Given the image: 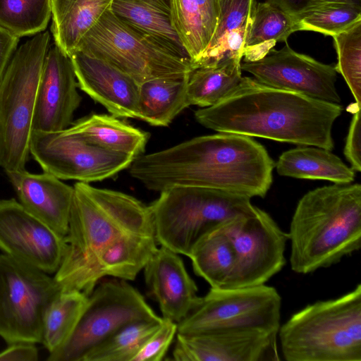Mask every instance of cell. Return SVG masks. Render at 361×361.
I'll return each mask as SVG.
<instances>
[{"instance_id":"obj_1","label":"cell","mask_w":361,"mask_h":361,"mask_svg":"<svg viewBox=\"0 0 361 361\" xmlns=\"http://www.w3.org/2000/svg\"><path fill=\"white\" fill-rule=\"evenodd\" d=\"M275 164L251 137L229 133L199 136L136 157L130 176L150 190L176 186L202 187L264 197Z\"/></svg>"},{"instance_id":"obj_2","label":"cell","mask_w":361,"mask_h":361,"mask_svg":"<svg viewBox=\"0 0 361 361\" xmlns=\"http://www.w3.org/2000/svg\"><path fill=\"white\" fill-rule=\"evenodd\" d=\"M343 109L340 104L266 85L250 77L221 101L195 112L202 126L331 151L333 125Z\"/></svg>"},{"instance_id":"obj_3","label":"cell","mask_w":361,"mask_h":361,"mask_svg":"<svg viewBox=\"0 0 361 361\" xmlns=\"http://www.w3.org/2000/svg\"><path fill=\"white\" fill-rule=\"evenodd\" d=\"M288 234L291 269L312 273L361 247V185L337 184L309 191L299 200Z\"/></svg>"},{"instance_id":"obj_4","label":"cell","mask_w":361,"mask_h":361,"mask_svg":"<svg viewBox=\"0 0 361 361\" xmlns=\"http://www.w3.org/2000/svg\"><path fill=\"white\" fill-rule=\"evenodd\" d=\"M129 233L154 235L149 206L122 192L77 182L68 232L67 250L54 279L61 291L100 250Z\"/></svg>"},{"instance_id":"obj_5","label":"cell","mask_w":361,"mask_h":361,"mask_svg":"<svg viewBox=\"0 0 361 361\" xmlns=\"http://www.w3.org/2000/svg\"><path fill=\"white\" fill-rule=\"evenodd\" d=\"M287 361H361V284L293 314L278 331Z\"/></svg>"},{"instance_id":"obj_6","label":"cell","mask_w":361,"mask_h":361,"mask_svg":"<svg viewBox=\"0 0 361 361\" xmlns=\"http://www.w3.org/2000/svg\"><path fill=\"white\" fill-rule=\"evenodd\" d=\"M250 197L202 187L176 186L149 205L159 245L189 257L206 235L250 212Z\"/></svg>"},{"instance_id":"obj_7","label":"cell","mask_w":361,"mask_h":361,"mask_svg":"<svg viewBox=\"0 0 361 361\" xmlns=\"http://www.w3.org/2000/svg\"><path fill=\"white\" fill-rule=\"evenodd\" d=\"M50 38L48 31L40 32L17 48L0 82V166L6 173L25 169Z\"/></svg>"},{"instance_id":"obj_8","label":"cell","mask_w":361,"mask_h":361,"mask_svg":"<svg viewBox=\"0 0 361 361\" xmlns=\"http://www.w3.org/2000/svg\"><path fill=\"white\" fill-rule=\"evenodd\" d=\"M75 49L109 63L139 84L157 78L185 75L195 67L190 59L126 24L110 9Z\"/></svg>"},{"instance_id":"obj_9","label":"cell","mask_w":361,"mask_h":361,"mask_svg":"<svg viewBox=\"0 0 361 361\" xmlns=\"http://www.w3.org/2000/svg\"><path fill=\"white\" fill-rule=\"evenodd\" d=\"M142 294L127 281L114 278L96 285L85 311L66 343L49 353L48 361H82L94 346L126 325L159 320Z\"/></svg>"},{"instance_id":"obj_10","label":"cell","mask_w":361,"mask_h":361,"mask_svg":"<svg viewBox=\"0 0 361 361\" xmlns=\"http://www.w3.org/2000/svg\"><path fill=\"white\" fill-rule=\"evenodd\" d=\"M61 291L54 277L0 255V337L8 344L42 342L45 311Z\"/></svg>"},{"instance_id":"obj_11","label":"cell","mask_w":361,"mask_h":361,"mask_svg":"<svg viewBox=\"0 0 361 361\" xmlns=\"http://www.w3.org/2000/svg\"><path fill=\"white\" fill-rule=\"evenodd\" d=\"M281 298L266 284L234 288H212L178 324L185 335L232 329H262L279 331Z\"/></svg>"},{"instance_id":"obj_12","label":"cell","mask_w":361,"mask_h":361,"mask_svg":"<svg viewBox=\"0 0 361 361\" xmlns=\"http://www.w3.org/2000/svg\"><path fill=\"white\" fill-rule=\"evenodd\" d=\"M221 227L231 241L235 257L229 288L265 284L284 267L288 234L265 211L254 205Z\"/></svg>"},{"instance_id":"obj_13","label":"cell","mask_w":361,"mask_h":361,"mask_svg":"<svg viewBox=\"0 0 361 361\" xmlns=\"http://www.w3.org/2000/svg\"><path fill=\"white\" fill-rule=\"evenodd\" d=\"M30 153L44 172L61 180L82 183L111 178L129 168L135 158L107 150L66 133L32 131Z\"/></svg>"},{"instance_id":"obj_14","label":"cell","mask_w":361,"mask_h":361,"mask_svg":"<svg viewBox=\"0 0 361 361\" xmlns=\"http://www.w3.org/2000/svg\"><path fill=\"white\" fill-rule=\"evenodd\" d=\"M66 236L28 212L18 201L0 200V250L48 274L59 269L67 250Z\"/></svg>"},{"instance_id":"obj_15","label":"cell","mask_w":361,"mask_h":361,"mask_svg":"<svg viewBox=\"0 0 361 361\" xmlns=\"http://www.w3.org/2000/svg\"><path fill=\"white\" fill-rule=\"evenodd\" d=\"M241 70L266 85L329 103H341L336 88L335 66L298 53L288 44L279 50L270 49L259 59L244 61Z\"/></svg>"},{"instance_id":"obj_16","label":"cell","mask_w":361,"mask_h":361,"mask_svg":"<svg viewBox=\"0 0 361 361\" xmlns=\"http://www.w3.org/2000/svg\"><path fill=\"white\" fill-rule=\"evenodd\" d=\"M278 331L262 329H232L203 334H176L173 350L176 361L279 360Z\"/></svg>"},{"instance_id":"obj_17","label":"cell","mask_w":361,"mask_h":361,"mask_svg":"<svg viewBox=\"0 0 361 361\" xmlns=\"http://www.w3.org/2000/svg\"><path fill=\"white\" fill-rule=\"evenodd\" d=\"M70 57L56 44L49 46L38 86L32 128L35 131H63L73 123L82 97Z\"/></svg>"},{"instance_id":"obj_18","label":"cell","mask_w":361,"mask_h":361,"mask_svg":"<svg viewBox=\"0 0 361 361\" xmlns=\"http://www.w3.org/2000/svg\"><path fill=\"white\" fill-rule=\"evenodd\" d=\"M78 87L117 118L139 119L140 84L109 63L75 49L69 55Z\"/></svg>"},{"instance_id":"obj_19","label":"cell","mask_w":361,"mask_h":361,"mask_svg":"<svg viewBox=\"0 0 361 361\" xmlns=\"http://www.w3.org/2000/svg\"><path fill=\"white\" fill-rule=\"evenodd\" d=\"M154 235L124 234L100 250L80 271L67 290L90 295L104 276L133 281L157 250Z\"/></svg>"},{"instance_id":"obj_20","label":"cell","mask_w":361,"mask_h":361,"mask_svg":"<svg viewBox=\"0 0 361 361\" xmlns=\"http://www.w3.org/2000/svg\"><path fill=\"white\" fill-rule=\"evenodd\" d=\"M143 271L147 288L158 303L162 318L178 324L198 304L197 286L179 254L161 246Z\"/></svg>"},{"instance_id":"obj_21","label":"cell","mask_w":361,"mask_h":361,"mask_svg":"<svg viewBox=\"0 0 361 361\" xmlns=\"http://www.w3.org/2000/svg\"><path fill=\"white\" fill-rule=\"evenodd\" d=\"M6 174L20 204L56 232L66 236L73 186L47 172L36 174L24 169Z\"/></svg>"},{"instance_id":"obj_22","label":"cell","mask_w":361,"mask_h":361,"mask_svg":"<svg viewBox=\"0 0 361 361\" xmlns=\"http://www.w3.org/2000/svg\"><path fill=\"white\" fill-rule=\"evenodd\" d=\"M109 9L126 24L190 59L175 27L172 0H112Z\"/></svg>"},{"instance_id":"obj_23","label":"cell","mask_w":361,"mask_h":361,"mask_svg":"<svg viewBox=\"0 0 361 361\" xmlns=\"http://www.w3.org/2000/svg\"><path fill=\"white\" fill-rule=\"evenodd\" d=\"M219 16L212 38L195 66L216 63L228 54L243 56L256 0H217Z\"/></svg>"},{"instance_id":"obj_24","label":"cell","mask_w":361,"mask_h":361,"mask_svg":"<svg viewBox=\"0 0 361 361\" xmlns=\"http://www.w3.org/2000/svg\"><path fill=\"white\" fill-rule=\"evenodd\" d=\"M63 131L102 148L135 159L143 154L149 139L147 133L106 114H93L72 123Z\"/></svg>"},{"instance_id":"obj_25","label":"cell","mask_w":361,"mask_h":361,"mask_svg":"<svg viewBox=\"0 0 361 361\" xmlns=\"http://www.w3.org/2000/svg\"><path fill=\"white\" fill-rule=\"evenodd\" d=\"M280 176L300 179L326 180L351 183L355 171L330 150L318 147H298L282 153L275 164Z\"/></svg>"},{"instance_id":"obj_26","label":"cell","mask_w":361,"mask_h":361,"mask_svg":"<svg viewBox=\"0 0 361 361\" xmlns=\"http://www.w3.org/2000/svg\"><path fill=\"white\" fill-rule=\"evenodd\" d=\"M188 73L157 78L140 83L139 119L154 126H168L176 116L189 106L187 99Z\"/></svg>"},{"instance_id":"obj_27","label":"cell","mask_w":361,"mask_h":361,"mask_svg":"<svg viewBox=\"0 0 361 361\" xmlns=\"http://www.w3.org/2000/svg\"><path fill=\"white\" fill-rule=\"evenodd\" d=\"M112 0H51V32L68 56L110 8Z\"/></svg>"},{"instance_id":"obj_28","label":"cell","mask_w":361,"mask_h":361,"mask_svg":"<svg viewBox=\"0 0 361 361\" xmlns=\"http://www.w3.org/2000/svg\"><path fill=\"white\" fill-rule=\"evenodd\" d=\"M228 54L216 63L195 66L189 73L187 99L189 106H212L226 97L241 81V60Z\"/></svg>"},{"instance_id":"obj_29","label":"cell","mask_w":361,"mask_h":361,"mask_svg":"<svg viewBox=\"0 0 361 361\" xmlns=\"http://www.w3.org/2000/svg\"><path fill=\"white\" fill-rule=\"evenodd\" d=\"M172 3L176 32L195 66L216 27L217 0H172Z\"/></svg>"},{"instance_id":"obj_30","label":"cell","mask_w":361,"mask_h":361,"mask_svg":"<svg viewBox=\"0 0 361 361\" xmlns=\"http://www.w3.org/2000/svg\"><path fill=\"white\" fill-rule=\"evenodd\" d=\"M189 257L195 274L212 288H229L235 257L231 241L221 226L203 237Z\"/></svg>"},{"instance_id":"obj_31","label":"cell","mask_w":361,"mask_h":361,"mask_svg":"<svg viewBox=\"0 0 361 361\" xmlns=\"http://www.w3.org/2000/svg\"><path fill=\"white\" fill-rule=\"evenodd\" d=\"M296 31L300 28L295 16L267 1L257 4L243 47L244 61L262 58L276 42H286Z\"/></svg>"},{"instance_id":"obj_32","label":"cell","mask_w":361,"mask_h":361,"mask_svg":"<svg viewBox=\"0 0 361 361\" xmlns=\"http://www.w3.org/2000/svg\"><path fill=\"white\" fill-rule=\"evenodd\" d=\"M88 295L72 290L60 291L49 304L43 318L42 342L51 353L63 345L78 325Z\"/></svg>"},{"instance_id":"obj_33","label":"cell","mask_w":361,"mask_h":361,"mask_svg":"<svg viewBox=\"0 0 361 361\" xmlns=\"http://www.w3.org/2000/svg\"><path fill=\"white\" fill-rule=\"evenodd\" d=\"M162 320H141L126 325L92 348L82 361H132Z\"/></svg>"},{"instance_id":"obj_34","label":"cell","mask_w":361,"mask_h":361,"mask_svg":"<svg viewBox=\"0 0 361 361\" xmlns=\"http://www.w3.org/2000/svg\"><path fill=\"white\" fill-rule=\"evenodd\" d=\"M51 17V0H0V26L18 38L42 32Z\"/></svg>"},{"instance_id":"obj_35","label":"cell","mask_w":361,"mask_h":361,"mask_svg":"<svg viewBox=\"0 0 361 361\" xmlns=\"http://www.w3.org/2000/svg\"><path fill=\"white\" fill-rule=\"evenodd\" d=\"M295 17L300 30L317 32L333 37L361 20V5L327 3Z\"/></svg>"},{"instance_id":"obj_36","label":"cell","mask_w":361,"mask_h":361,"mask_svg":"<svg viewBox=\"0 0 361 361\" xmlns=\"http://www.w3.org/2000/svg\"><path fill=\"white\" fill-rule=\"evenodd\" d=\"M333 38L338 58L336 71L345 79L356 103L361 104V20Z\"/></svg>"},{"instance_id":"obj_37","label":"cell","mask_w":361,"mask_h":361,"mask_svg":"<svg viewBox=\"0 0 361 361\" xmlns=\"http://www.w3.org/2000/svg\"><path fill=\"white\" fill-rule=\"evenodd\" d=\"M178 324L164 319L158 329L145 341L132 361H161L177 334Z\"/></svg>"},{"instance_id":"obj_38","label":"cell","mask_w":361,"mask_h":361,"mask_svg":"<svg viewBox=\"0 0 361 361\" xmlns=\"http://www.w3.org/2000/svg\"><path fill=\"white\" fill-rule=\"evenodd\" d=\"M360 104L356 103L344 147V155L355 172L361 171Z\"/></svg>"},{"instance_id":"obj_39","label":"cell","mask_w":361,"mask_h":361,"mask_svg":"<svg viewBox=\"0 0 361 361\" xmlns=\"http://www.w3.org/2000/svg\"><path fill=\"white\" fill-rule=\"evenodd\" d=\"M293 16H297L310 8L327 3L341 2L361 5V0H266Z\"/></svg>"},{"instance_id":"obj_40","label":"cell","mask_w":361,"mask_h":361,"mask_svg":"<svg viewBox=\"0 0 361 361\" xmlns=\"http://www.w3.org/2000/svg\"><path fill=\"white\" fill-rule=\"evenodd\" d=\"M38 357L37 348L32 343H11L0 352V361H37Z\"/></svg>"},{"instance_id":"obj_41","label":"cell","mask_w":361,"mask_h":361,"mask_svg":"<svg viewBox=\"0 0 361 361\" xmlns=\"http://www.w3.org/2000/svg\"><path fill=\"white\" fill-rule=\"evenodd\" d=\"M19 39L0 26V82L17 49Z\"/></svg>"}]
</instances>
